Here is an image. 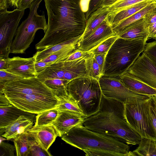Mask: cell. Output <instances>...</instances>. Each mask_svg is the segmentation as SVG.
Returning a JSON list of instances; mask_svg holds the SVG:
<instances>
[{
  "label": "cell",
  "mask_w": 156,
  "mask_h": 156,
  "mask_svg": "<svg viewBox=\"0 0 156 156\" xmlns=\"http://www.w3.org/2000/svg\"><path fill=\"white\" fill-rule=\"evenodd\" d=\"M86 118L85 117L70 111L58 110L57 118L52 124L61 137L73 128L83 123Z\"/></svg>",
  "instance_id": "16"
},
{
  "label": "cell",
  "mask_w": 156,
  "mask_h": 156,
  "mask_svg": "<svg viewBox=\"0 0 156 156\" xmlns=\"http://www.w3.org/2000/svg\"><path fill=\"white\" fill-rule=\"evenodd\" d=\"M20 0H9V5L18 8V3Z\"/></svg>",
  "instance_id": "52"
},
{
  "label": "cell",
  "mask_w": 156,
  "mask_h": 156,
  "mask_svg": "<svg viewBox=\"0 0 156 156\" xmlns=\"http://www.w3.org/2000/svg\"><path fill=\"white\" fill-rule=\"evenodd\" d=\"M23 78L21 76L9 72L5 70H0V89L6 83Z\"/></svg>",
  "instance_id": "36"
},
{
  "label": "cell",
  "mask_w": 156,
  "mask_h": 156,
  "mask_svg": "<svg viewBox=\"0 0 156 156\" xmlns=\"http://www.w3.org/2000/svg\"><path fill=\"white\" fill-rule=\"evenodd\" d=\"M78 47V45L55 52L41 61L49 63L51 64L63 61L73 51L77 49Z\"/></svg>",
  "instance_id": "32"
},
{
  "label": "cell",
  "mask_w": 156,
  "mask_h": 156,
  "mask_svg": "<svg viewBox=\"0 0 156 156\" xmlns=\"http://www.w3.org/2000/svg\"><path fill=\"white\" fill-rule=\"evenodd\" d=\"M69 81L63 79L48 80L43 82L58 97L68 96L67 87Z\"/></svg>",
  "instance_id": "29"
},
{
  "label": "cell",
  "mask_w": 156,
  "mask_h": 156,
  "mask_svg": "<svg viewBox=\"0 0 156 156\" xmlns=\"http://www.w3.org/2000/svg\"><path fill=\"white\" fill-rule=\"evenodd\" d=\"M66 143L83 151L101 150L115 152L120 156H128V144L109 136L85 128L83 123L70 130L61 137Z\"/></svg>",
  "instance_id": "3"
},
{
  "label": "cell",
  "mask_w": 156,
  "mask_h": 156,
  "mask_svg": "<svg viewBox=\"0 0 156 156\" xmlns=\"http://www.w3.org/2000/svg\"><path fill=\"white\" fill-rule=\"evenodd\" d=\"M9 0H0V11L7 10L9 7Z\"/></svg>",
  "instance_id": "49"
},
{
  "label": "cell",
  "mask_w": 156,
  "mask_h": 156,
  "mask_svg": "<svg viewBox=\"0 0 156 156\" xmlns=\"http://www.w3.org/2000/svg\"><path fill=\"white\" fill-rule=\"evenodd\" d=\"M143 52L156 66V41L146 43Z\"/></svg>",
  "instance_id": "37"
},
{
  "label": "cell",
  "mask_w": 156,
  "mask_h": 156,
  "mask_svg": "<svg viewBox=\"0 0 156 156\" xmlns=\"http://www.w3.org/2000/svg\"><path fill=\"white\" fill-rule=\"evenodd\" d=\"M51 65L50 63L44 62L42 61L36 62L35 66L37 74Z\"/></svg>",
  "instance_id": "45"
},
{
  "label": "cell",
  "mask_w": 156,
  "mask_h": 156,
  "mask_svg": "<svg viewBox=\"0 0 156 156\" xmlns=\"http://www.w3.org/2000/svg\"><path fill=\"white\" fill-rule=\"evenodd\" d=\"M8 67L6 58H0V70H6Z\"/></svg>",
  "instance_id": "51"
},
{
  "label": "cell",
  "mask_w": 156,
  "mask_h": 156,
  "mask_svg": "<svg viewBox=\"0 0 156 156\" xmlns=\"http://www.w3.org/2000/svg\"><path fill=\"white\" fill-rule=\"evenodd\" d=\"M36 114L23 110L11 104L0 106V129L6 127L22 115L35 122Z\"/></svg>",
  "instance_id": "18"
},
{
  "label": "cell",
  "mask_w": 156,
  "mask_h": 156,
  "mask_svg": "<svg viewBox=\"0 0 156 156\" xmlns=\"http://www.w3.org/2000/svg\"><path fill=\"white\" fill-rule=\"evenodd\" d=\"M87 156H120L117 153L101 150L90 149L85 150L83 151Z\"/></svg>",
  "instance_id": "38"
},
{
  "label": "cell",
  "mask_w": 156,
  "mask_h": 156,
  "mask_svg": "<svg viewBox=\"0 0 156 156\" xmlns=\"http://www.w3.org/2000/svg\"><path fill=\"white\" fill-rule=\"evenodd\" d=\"M29 137L30 154L29 156H52L48 152L44 150L40 145L30 136Z\"/></svg>",
  "instance_id": "35"
},
{
  "label": "cell",
  "mask_w": 156,
  "mask_h": 156,
  "mask_svg": "<svg viewBox=\"0 0 156 156\" xmlns=\"http://www.w3.org/2000/svg\"><path fill=\"white\" fill-rule=\"evenodd\" d=\"M149 98H137L125 103L124 117L130 126L141 137L156 141L147 112V103Z\"/></svg>",
  "instance_id": "7"
},
{
  "label": "cell",
  "mask_w": 156,
  "mask_h": 156,
  "mask_svg": "<svg viewBox=\"0 0 156 156\" xmlns=\"http://www.w3.org/2000/svg\"><path fill=\"white\" fill-rule=\"evenodd\" d=\"M81 37L58 43L37 51L36 62L41 60L55 52L78 45L80 41Z\"/></svg>",
  "instance_id": "23"
},
{
  "label": "cell",
  "mask_w": 156,
  "mask_h": 156,
  "mask_svg": "<svg viewBox=\"0 0 156 156\" xmlns=\"http://www.w3.org/2000/svg\"><path fill=\"white\" fill-rule=\"evenodd\" d=\"M119 77L124 85L133 91L149 96L156 95V89L131 74L126 72Z\"/></svg>",
  "instance_id": "20"
},
{
  "label": "cell",
  "mask_w": 156,
  "mask_h": 156,
  "mask_svg": "<svg viewBox=\"0 0 156 156\" xmlns=\"http://www.w3.org/2000/svg\"><path fill=\"white\" fill-rule=\"evenodd\" d=\"M42 0H35L32 3L28 17L18 28L12 42L11 53H24L33 41L37 30L41 29L45 33L46 32L47 24L44 12L41 15L37 12V9Z\"/></svg>",
  "instance_id": "6"
},
{
  "label": "cell",
  "mask_w": 156,
  "mask_h": 156,
  "mask_svg": "<svg viewBox=\"0 0 156 156\" xmlns=\"http://www.w3.org/2000/svg\"><path fill=\"white\" fill-rule=\"evenodd\" d=\"M146 1L156 2V0H117L114 4L107 7L108 12V19L109 22L120 11L140 2Z\"/></svg>",
  "instance_id": "27"
},
{
  "label": "cell",
  "mask_w": 156,
  "mask_h": 156,
  "mask_svg": "<svg viewBox=\"0 0 156 156\" xmlns=\"http://www.w3.org/2000/svg\"><path fill=\"white\" fill-rule=\"evenodd\" d=\"M58 98L59 102L57 107L58 110L70 111L86 117L78 103L69 95Z\"/></svg>",
  "instance_id": "28"
},
{
  "label": "cell",
  "mask_w": 156,
  "mask_h": 156,
  "mask_svg": "<svg viewBox=\"0 0 156 156\" xmlns=\"http://www.w3.org/2000/svg\"><path fill=\"white\" fill-rule=\"evenodd\" d=\"M82 0H44L48 16L44 35L36 44L42 50L81 37L87 19L81 7Z\"/></svg>",
  "instance_id": "1"
},
{
  "label": "cell",
  "mask_w": 156,
  "mask_h": 156,
  "mask_svg": "<svg viewBox=\"0 0 156 156\" xmlns=\"http://www.w3.org/2000/svg\"><path fill=\"white\" fill-rule=\"evenodd\" d=\"M154 39L155 40V41H156V37H155L154 38Z\"/></svg>",
  "instance_id": "53"
},
{
  "label": "cell",
  "mask_w": 156,
  "mask_h": 156,
  "mask_svg": "<svg viewBox=\"0 0 156 156\" xmlns=\"http://www.w3.org/2000/svg\"><path fill=\"white\" fill-rule=\"evenodd\" d=\"M10 103L29 112L38 114L57 107L59 98L56 95L19 94L5 95Z\"/></svg>",
  "instance_id": "9"
},
{
  "label": "cell",
  "mask_w": 156,
  "mask_h": 156,
  "mask_svg": "<svg viewBox=\"0 0 156 156\" xmlns=\"http://www.w3.org/2000/svg\"><path fill=\"white\" fill-rule=\"evenodd\" d=\"M144 18L148 29L156 22V6L149 11Z\"/></svg>",
  "instance_id": "39"
},
{
  "label": "cell",
  "mask_w": 156,
  "mask_h": 156,
  "mask_svg": "<svg viewBox=\"0 0 156 156\" xmlns=\"http://www.w3.org/2000/svg\"><path fill=\"white\" fill-rule=\"evenodd\" d=\"M63 64V61L54 63L38 73L37 77L43 82L52 79H64V72Z\"/></svg>",
  "instance_id": "25"
},
{
  "label": "cell",
  "mask_w": 156,
  "mask_h": 156,
  "mask_svg": "<svg viewBox=\"0 0 156 156\" xmlns=\"http://www.w3.org/2000/svg\"><path fill=\"white\" fill-rule=\"evenodd\" d=\"M156 2L153 1H146L137 4L119 12L114 16L109 22L113 28L124 20L148 5Z\"/></svg>",
  "instance_id": "22"
},
{
  "label": "cell",
  "mask_w": 156,
  "mask_h": 156,
  "mask_svg": "<svg viewBox=\"0 0 156 156\" xmlns=\"http://www.w3.org/2000/svg\"><path fill=\"white\" fill-rule=\"evenodd\" d=\"M115 34L108 19L105 20L88 37L79 43L77 49L89 52L103 41Z\"/></svg>",
  "instance_id": "13"
},
{
  "label": "cell",
  "mask_w": 156,
  "mask_h": 156,
  "mask_svg": "<svg viewBox=\"0 0 156 156\" xmlns=\"http://www.w3.org/2000/svg\"><path fill=\"white\" fill-rule=\"evenodd\" d=\"M149 38L154 39L156 37V22L148 28Z\"/></svg>",
  "instance_id": "47"
},
{
  "label": "cell",
  "mask_w": 156,
  "mask_h": 156,
  "mask_svg": "<svg viewBox=\"0 0 156 156\" xmlns=\"http://www.w3.org/2000/svg\"><path fill=\"white\" fill-rule=\"evenodd\" d=\"M102 0H89L86 13L87 20L90 15L100 7Z\"/></svg>",
  "instance_id": "40"
},
{
  "label": "cell",
  "mask_w": 156,
  "mask_h": 156,
  "mask_svg": "<svg viewBox=\"0 0 156 156\" xmlns=\"http://www.w3.org/2000/svg\"><path fill=\"white\" fill-rule=\"evenodd\" d=\"M36 52L29 58L15 56L6 58L8 67L7 71L21 76L23 78L37 77V73L35 68L36 62Z\"/></svg>",
  "instance_id": "14"
},
{
  "label": "cell",
  "mask_w": 156,
  "mask_h": 156,
  "mask_svg": "<svg viewBox=\"0 0 156 156\" xmlns=\"http://www.w3.org/2000/svg\"><path fill=\"white\" fill-rule=\"evenodd\" d=\"M24 11L16 8L12 11H0V58H9L13 39Z\"/></svg>",
  "instance_id": "8"
},
{
  "label": "cell",
  "mask_w": 156,
  "mask_h": 156,
  "mask_svg": "<svg viewBox=\"0 0 156 156\" xmlns=\"http://www.w3.org/2000/svg\"><path fill=\"white\" fill-rule=\"evenodd\" d=\"M91 53L89 52L84 51L76 49L64 61H70L75 60L87 56Z\"/></svg>",
  "instance_id": "43"
},
{
  "label": "cell",
  "mask_w": 156,
  "mask_h": 156,
  "mask_svg": "<svg viewBox=\"0 0 156 156\" xmlns=\"http://www.w3.org/2000/svg\"><path fill=\"white\" fill-rule=\"evenodd\" d=\"M107 53L94 54V57L98 64L102 76L104 74L105 59Z\"/></svg>",
  "instance_id": "42"
},
{
  "label": "cell",
  "mask_w": 156,
  "mask_h": 156,
  "mask_svg": "<svg viewBox=\"0 0 156 156\" xmlns=\"http://www.w3.org/2000/svg\"><path fill=\"white\" fill-rule=\"evenodd\" d=\"M156 156V141L142 137L138 147L133 151H129L128 156Z\"/></svg>",
  "instance_id": "24"
},
{
  "label": "cell",
  "mask_w": 156,
  "mask_h": 156,
  "mask_svg": "<svg viewBox=\"0 0 156 156\" xmlns=\"http://www.w3.org/2000/svg\"><path fill=\"white\" fill-rule=\"evenodd\" d=\"M0 152H2L3 154L2 155H4L5 154H8V155L10 156L14 155V147L12 145L4 143L3 142H1L0 143Z\"/></svg>",
  "instance_id": "44"
},
{
  "label": "cell",
  "mask_w": 156,
  "mask_h": 156,
  "mask_svg": "<svg viewBox=\"0 0 156 156\" xmlns=\"http://www.w3.org/2000/svg\"><path fill=\"white\" fill-rule=\"evenodd\" d=\"M147 112L152 125L156 141V95H151L147 103Z\"/></svg>",
  "instance_id": "33"
},
{
  "label": "cell",
  "mask_w": 156,
  "mask_h": 156,
  "mask_svg": "<svg viewBox=\"0 0 156 156\" xmlns=\"http://www.w3.org/2000/svg\"><path fill=\"white\" fill-rule=\"evenodd\" d=\"M118 36L124 39L143 40L147 41L149 39V33L144 18L125 27Z\"/></svg>",
  "instance_id": "19"
},
{
  "label": "cell",
  "mask_w": 156,
  "mask_h": 156,
  "mask_svg": "<svg viewBox=\"0 0 156 156\" xmlns=\"http://www.w3.org/2000/svg\"><path fill=\"white\" fill-rule=\"evenodd\" d=\"M68 95L78 104L87 118L99 111L103 94L99 80L90 76L73 79L67 87Z\"/></svg>",
  "instance_id": "5"
},
{
  "label": "cell",
  "mask_w": 156,
  "mask_h": 156,
  "mask_svg": "<svg viewBox=\"0 0 156 156\" xmlns=\"http://www.w3.org/2000/svg\"><path fill=\"white\" fill-rule=\"evenodd\" d=\"M156 6V2L148 5L122 21L117 26L113 28L115 34L118 35L125 27L135 21L144 18L145 15L149 11Z\"/></svg>",
  "instance_id": "26"
},
{
  "label": "cell",
  "mask_w": 156,
  "mask_h": 156,
  "mask_svg": "<svg viewBox=\"0 0 156 156\" xmlns=\"http://www.w3.org/2000/svg\"><path fill=\"white\" fill-rule=\"evenodd\" d=\"M90 76L99 80L102 76L101 73L99 66L94 57H92V63Z\"/></svg>",
  "instance_id": "41"
},
{
  "label": "cell",
  "mask_w": 156,
  "mask_h": 156,
  "mask_svg": "<svg viewBox=\"0 0 156 156\" xmlns=\"http://www.w3.org/2000/svg\"><path fill=\"white\" fill-rule=\"evenodd\" d=\"M146 43L143 40L119 37L107 54L103 76L119 77L126 72L143 52Z\"/></svg>",
  "instance_id": "4"
},
{
  "label": "cell",
  "mask_w": 156,
  "mask_h": 156,
  "mask_svg": "<svg viewBox=\"0 0 156 156\" xmlns=\"http://www.w3.org/2000/svg\"><path fill=\"white\" fill-rule=\"evenodd\" d=\"M16 155L28 156L30 154L29 137L28 132L23 133L14 139Z\"/></svg>",
  "instance_id": "30"
},
{
  "label": "cell",
  "mask_w": 156,
  "mask_h": 156,
  "mask_svg": "<svg viewBox=\"0 0 156 156\" xmlns=\"http://www.w3.org/2000/svg\"><path fill=\"white\" fill-rule=\"evenodd\" d=\"M119 36L116 34L112 35L107 38L97 47L89 52L94 54L107 53L109 50Z\"/></svg>",
  "instance_id": "34"
},
{
  "label": "cell",
  "mask_w": 156,
  "mask_h": 156,
  "mask_svg": "<svg viewBox=\"0 0 156 156\" xmlns=\"http://www.w3.org/2000/svg\"><path fill=\"white\" fill-rule=\"evenodd\" d=\"M117 0H102L100 7H108L116 2Z\"/></svg>",
  "instance_id": "50"
},
{
  "label": "cell",
  "mask_w": 156,
  "mask_h": 156,
  "mask_svg": "<svg viewBox=\"0 0 156 156\" xmlns=\"http://www.w3.org/2000/svg\"><path fill=\"white\" fill-rule=\"evenodd\" d=\"M99 82L104 96L124 104L137 98H147L150 96L130 90L124 85L119 77L102 76Z\"/></svg>",
  "instance_id": "11"
},
{
  "label": "cell",
  "mask_w": 156,
  "mask_h": 156,
  "mask_svg": "<svg viewBox=\"0 0 156 156\" xmlns=\"http://www.w3.org/2000/svg\"><path fill=\"white\" fill-rule=\"evenodd\" d=\"M34 122L27 117L22 115L6 127L0 129V135L7 140L14 139L21 134L28 132L33 126Z\"/></svg>",
  "instance_id": "17"
},
{
  "label": "cell",
  "mask_w": 156,
  "mask_h": 156,
  "mask_svg": "<svg viewBox=\"0 0 156 156\" xmlns=\"http://www.w3.org/2000/svg\"><path fill=\"white\" fill-rule=\"evenodd\" d=\"M11 104L5 95L3 94H0V106H4Z\"/></svg>",
  "instance_id": "48"
},
{
  "label": "cell",
  "mask_w": 156,
  "mask_h": 156,
  "mask_svg": "<svg viewBox=\"0 0 156 156\" xmlns=\"http://www.w3.org/2000/svg\"><path fill=\"white\" fill-rule=\"evenodd\" d=\"M28 132L30 136L40 145L45 151L48 150L55 141L58 133L52 124L41 126H34Z\"/></svg>",
  "instance_id": "15"
},
{
  "label": "cell",
  "mask_w": 156,
  "mask_h": 156,
  "mask_svg": "<svg viewBox=\"0 0 156 156\" xmlns=\"http://www.w3.org/2000/svg\"><path fill=\"white\" fill-rule=\"evenodd\" d=\"M0 93L4 94L5 95L19 94L56 95L52 90L37 76L23 78L6 83L0 89Z\"/></svg>",
  "instance_id": "10"
},
{
  "label": "cell",
  "mask_w": 156,
  "mask_h": 156,
  "mask_svg": "<svg viewBox=\"0 0 156 156\" xmlns=\"http://www.w3.org/2000/svg\"><path fill=\"white\" fill-rule=\"evenodd\" d=\"M142 53L126 72L156 89V66L144 52Z\"/></svg>",
  "instance_id": "12"
},
{
  "label": "cell",
  "mask_w": 156,
  "mask_h": 156,
  "mask_svg": "<svg viewBox=\"0 0 156 156\" xmlns=\"http://www.w3.org/2000/svg\"><path fill=\"white\" fill-rule=\"evenodd\" d=\"M124 104L103 95L99 111L84 119L86 128L114 137L128 145L139 144L141 136L126 121Z\"/></svg>",
  "instance_id": "2"
},
{
  "label": "cell",
  "mask_w": 156,
  "mask_h": 156,
  "mask_svg": "<svg viewBox=\"0 0 156 156\" xmlns=\"http://www.w3.org/2000/svg\"><path fill=\"white\" fill-rule=\"evenodd\" d=\"M58 112L56 107L37 114L34 126H41L52 124L57 118Z\"/></svg>",
  "instance_id": "31"
},
{
  "label": "cell",
  "mask_w": 156,
  "mask_h": 156,
  "mask_svg": "<svg viewBox=\"0 0 156 156\" xmlns=\"http://www.w3.org/2000/svg\"><path fill=\"white\" fill-rule=\"evenodd\" d=\"M35 0H20L18 3V9L25 10L29 8L32 2Z\"/></svg>",
  "instance_id": "46"
},
{
  "label": "cell",
  "mask_w": 156,
  "mask_h": 156,
  "mask_svg": "<svg viewBox=\"0 0 156 156\" xmlns=\"http://www.w3.org/2000/svg\"><path fill=\"white\" fill-rule=\"evenodd\" d=\"M108 14L107 8L101 7L92 13L87 20L86 28L80 43L89 36L105 20Z\"/></svg>",
  "instance_id": "21"
}]
</instances>
